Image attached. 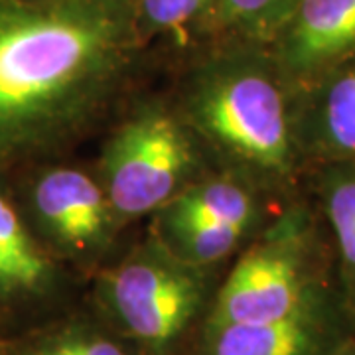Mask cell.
<instances>
[{
  "mask_svg": "<svg viewBox=\"0 0 355 355\" xmlns=\"http://www.w3.org/2000/svg\"><path fill=\"white\" fill-rule=\"evenodd\" d=\"M324 324L316 302L265 324L200 330L188 355H322Z\"/></svg>",
  "mask_w": 355,
  "mask_h": 355,
  "instance_id": "cell-8",
  "label": "cell"
},
{
  "mask_svg": "<svg viewBox=\"0 0 355 355\" xmlns=\"http://www.w3.org/2000/svg\"><path fill=\"white\" fill-rule=\"evenodd\" d=\"M322 128L334 150L355 154V67L328 89L322 105Z\"/></svg>",
  "mask_w": 355,
  "mask_h": 355,
  "instance_id": "cell-14",
  "label": "cell"
},
{
  "mask_svg": "<svg viewBox=\"0 0 355 355\" xmlns=\"http://www.w3.org/2000/svg\"><path fill=\"white\" fill-rule=\"evenodd\" d=\"M284 28V65L314 71L355 48V0H300Z\"/></svg>",
  "mask_w": 355,
  "mask_h": 355,
  "instance_id": "cell-9",
  "label": "cell"
},
{
  "mask_svg": "<svg viewBox=\"0 0 355 355\" xmlns=\"http://www.w3.org/2000/svg\"><path fill=\"white\" fill-rule=\"evenodd\" d=\"M330 355H355V345L354 343H349V345H343V347H338L334 354Z\"/></svg>",
  "mask_w": 355,
  "mask_h": 355,
  "instance_id": "cell-18",
  "label": "cell"
},
{
  "mask_svg": "<svg viewBox=\"0 0 355 355\" xmlns=\"http://www.w3.org/2000/svg\"><path fill=\"white\" fill-rule=\"evenodd\" d=\"M2 355H139L116 331L91 312H60L16 331Z\"/></svg>",
  "mask_w": 355,
  "mask_h": 355,
  "instance_id": "cell-10",
  "label": "cell"
},
{
  "mask_svg": "<svg viewBox=\"0 0 355 355\" xmlns=\"http://www.w3.org/2000/svg\"><path fill=\"white\" fill-rule=\"evenodd\" d=\"M328 216L343 265L355 275V174L334 180L328 193Z\"/></svg>",
  "mask_w": 355,
  "mask_h": 355,
  "instance_id": "cell-15",
  "label": "cell"
},
{
  "mask_svg": "<svg viewBox=\"0 0 355 355\" xmlns=\"http://www.w3.org/2000/svg\"><path fill=\"white\" fill-rule=\"evenodd\" d=\"M257 205L247 180L235 174L196 180L158 211V221H214L247 229Z\"/></svg>",
  "mask_w": 355,
  "mask_h": 355,
  "instance_id": "cell-11",
  "label": "cell"
},
{
  "mask_svg": "<svg viewBox=\"0 0 355 355\" xmlns=\"http://www.w3.org/2000/svg\"><path fill=\"white\" fill-rule=\"evenodd\" d=\"M137 0H0V176L58 160L111 107Z\"/></svg>",
  "mask_w": 355,
  "mask_h": 355,
  "instance_id": "cell-1",
  "label": "cell"
},
{
  "mask_svg": "<svg viewBox=\"0 0 355 355\" xmlns=\"http://www.w3.org/2000/svg\"><path fill=\"white\" fill-rule=\"evenodd\" d=\"M300 0H217L221 22L249 38H268L291 20Z\"/></svg>",
  "mask_w": 355,
  "mask_h": 355,
  "instance_id": "cell-13",
  "label": "cell"
},
{
  "mask_svg": "<svg viewBox=\"0 0 355 355\" xmlns=\"http://www.w3.org/2000/svg\"><path fill=\"white\" fill-rule=\"evenodd\" d=\"M154 235L168 251L193 266L209 270L237 247L245 229L214 221H158Z\"/></svg>",
  "mask_w": 355,
  "mask_h": 355,
  "instance_id": "cell-12",
  "label": "cell"
},
{
  "mask_svg": "<svg viewBox=\"0 0 355 355\" xmlns=\"http://www.w3.org/2000/svg\"><path fill=\"white\" fill-rule=\"evenodd\" d=\"M8 338H10V331L6 330L4 322L0 320V355L4 354V347H6V342H8Z\"/></svg>",
  "mask_w": 355,
  "mask_h": 355,
  "instance_id": "cell-17",
  "label": "cell"
},
{
  "mask_svg": "<svg viewBox=\"0 0 355 355\" xmlns=\"http://www.w3.org/2000/svg\"><path fill=\"white\" fill-rule=\"evenodd\" d=\"M200 139L178 111L144 105L105 142L99 182L119 223L158 214L200 180Z\"/></svg>",
  "mask_w": 355,
  "mask_h": 355,
  "instance_id": "cell-4",
  "label": "cell"
},
{
  "mask_svg": "<svg viewBox=\"0 0 355 355\" xmlns=\"http://www.w3.org/2000/svg\"><path fill=\"white\" fill-rule=\"evenodd\" d=\"M180 116L243 180H275L294 160L286 101L266 65L247 51L203 64L182 93Z\"/></svg>",
  "mask_w": 355,
  "mask_h": 355,
  "instance_id": "cell-2",
  "label": "cell"
},
{
  "mask_svg": "<svg viewBox=\"0 0 355 355\" xmlns=\"http://www.w3.org/2000/svg\"><path fill=\"white\" fill-rule=\"evenodd\" d=\"M214 292L209 270L153 237L97 275L93 312L139 355H188Z\"/></svg>",
  "mask_w": 355,
  "mask_h": 355,
  "instance_id": "cell-3",
  "label": "cell"
},
{
  "mask_svg": "<svg viewBox=\"0 0 355 355\" xmlns=\"http://www.w3.org/2000/svg\"><path fill=\"white\" fill-rule=\"evenodd\" d=\"M2 178L32 229L62 265L85 268L107 253L121 223L99 178L58 160Z\"/></svg>",
  "mask_w": 355,
  "mask_h": 355,
  "instance_id": "cell-5",
  "label": "cell"
},
{
  "mask_svg": "<svg viewBox=\"0 0 355 355\" xmlns=\"http://www.w3.org/2000/svg\"><path fill=\"white\" fill-rule=\"evenodd\" d=\"M211 0H137V20L153 32L178 30L202 12Z\"/></svg>",
  "mask_w": 355,
  "mask_h": 355,
  "instance_id": "cell-16",
  "label": "cell"
},
{
  "mask_svg": "<svg viewBox=\"0 0 355 355\" xmlns=\"http://www.w3.org/2000/svg\"><path fill=\"white\" fill-rule=\"evenodd\" d=\"M292 229L275 227L239 257L214 292L202 330L277 322L316 302Z\"/></svg>",
  "mask_w": 355,
  "mask_h": 355,
  "instance_id": "cell-6",
  "label": "cell"
},
{
  "mask_svg": "<svg viewBox=\"0 0 355 355\" xmlns=\"http://www.w3.org/2000/svg\"><path fill=\"white\" fill-rule=\"evenodd\" d=\"M65 266L32 229L0 176V320L10 336L60 314Z\"/></svg>",
  "mask_w": 355,
  "mask_h": 355,
  "instance_id": "cell-7",
  "label": "cell"
}]
</instances>
